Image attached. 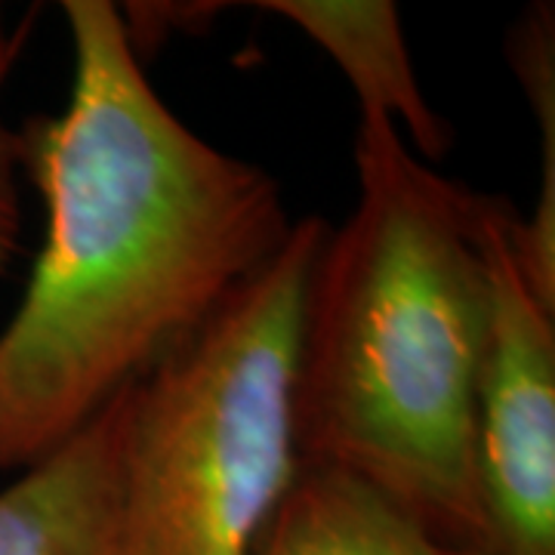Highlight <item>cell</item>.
Here are the masks:
<instances>
[{"mask_svg":"<svg viewBox=\"0 0 555 555\" xmlns=\"http://www.w3.org/2000/svg\"><path fill=\"white\" fill-rule=\"evenodd\" d=\"M130 389L62 451L0 488V555H115Z\"/></svg>","mask_w":555,"mask_h":555,"instance_id":"cell-5","label":"cell"},{"mask_svg":"<svg viewBox=\"0 0 555 555\" xmlns=\"http://www.w3.org/2000/svg\"><path fill=\"white\" fill-rule=\"evenodd\" d=\"M356 170V210L327 229L302 299L297 463L361 478L441 543L488 555L473 416L491 195L441 177L374 112Z\"/></svg>","mask_w":555,"mask_h":555,"instance_id":"cell-2","label":"cell"},{"mask_svg":"<svg viewBox=\"0 0 555 555\" xmlns=\"http://www.w3.org/2000/svg\"><path fill=\"white\" fill-rule=\"evenodd\" d=\"M327 229L294 219L275 257L130 389L115 555H250L299 466V321Z\"/></svg>","mask_w":555,"mask_h":555,"instance_id":"cell-3","label":"cell"},{"mask_svg":"<svg viewBox=\"0 0 555 555\" xmlns=\"http://www.w3.org/2000/svg\"><path fill=\"white\" fill-rule=\"evenodd\" d=\"M22 43H25L22 28H10V22L3 16V10H0V83L7 80L10 68L20 60Z\"/></svg>","mask_w":555,"mask_h":555,"instance_id":"cell-10","label":"cell"},{"mask_svg":"<svg viewBox=\"0 0 555 555\" xmlns=\"http://www.w3.org/2000/svg\"><path fill=\"white\" fill-rule=\"evenodd\" d=\"M250 555H478L433 537L389 496L334 466H297Z\"/></svg>","mask_w":555,"mask_h":555,"instance_id":"cell-7","label":"cell"},{"mask_svg":"<svg viewBox=\"0 0 555 555\" xmlns=\"http://www.w3.org/2000/svg\"><path fill=\"white\" fill-rule=\"evenodd\" d=\"M513 204L488 201V318L476 374L473 463L488 555H555V302L516 250Z\"/></svg>","mask_w":555,"mask_h":555,"instance_id":"cell-4","label":"cell"},{"mask_svg":"<svg viewBox=\"0 0 555 555\" xmlns=\"http://www.w3.org/2000/svg\"><path fill=\"white\" fill-rule=\"evenodd\" d=\"M22 142L20 130H10L0 120V275L10 272L20 254L22 207H20Z\"/></svg>","mask_w":555,"mask_h":555,"instance_id":"cell-9","label":"cell"},{"mask_svg":"<svg viewBox=\"0 0 555 555\" xmlns=\"http://www.w3.org/2000/svg\"><path fill=\"white\" fill-rule=\"evenodd\" d=\"M506 56L540 130V189L531 217L516 219V250L528 278L555 302V28L553 3H534L521 13L506 40Z\"/></svg>","mask_w":555,"mask_h":555,"instance_id":"cell-8","label":"cell"},{"mask_svg":"<svg viewBox=\"0 0 555 555\" xmlns=\"http://www.w3.org/2000/svg\"><path fill=\"white\" fill-rule=\"evenodd\" d=\"M259 10L294 22L337 62L361 112L392 120L416 158L436 164L454 145L451 127L420 90L401 13L389 0H269Z\"/></svg>","mask_w":555,"mask_h":555,"instance_id":"cell-6","label":"cell"},{"mask_svg":"<svg viewBox=\"0 0 555 555\" xmlns=\"http://www.w3.org/2000/svg\"><path fill=\"white\" fill-rule=\"evenodd\" d=\"M72 90L20 130L43 244L0 331V476H20L149 377L287 241L278 179L160 100L108 0H65Z\"/></svg>","mask_w":555,"mask_h":555,"instance_id":"cell-1","label":"cell"}]
</instances>
